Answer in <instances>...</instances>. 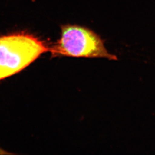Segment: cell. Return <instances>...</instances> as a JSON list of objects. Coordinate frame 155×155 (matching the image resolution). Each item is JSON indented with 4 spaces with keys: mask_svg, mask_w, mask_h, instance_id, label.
Segmentation results:
<instances>
[{
    "mask_svg": "<svg viewBox=\"0 0 155 155\" xmlns=\"http://www.w3.org/2000/svg\"><path fill=\"white\" fill-rule=\"evenodd\" d=\"M49 50L43 41L29 33L0 36V81L21 71Z\"/></svg>",
    "mask_w": 155,
    "mask_h": 155,
    "instance_id": "6da1fadb",
    "label": "cell"
},
{
    "mask_svg": "<svg viewBox=\"0 0 155 155\" xmlns=\"http://www.w3.org/2000/svg\"><path fill=\"white\" fill-rule=\"evenodd\" d=\"M49 51L52 57L102 58L117 60L116 56L107 51L99 35L90 29L77 25H62L61 38L50 48Z\"/></svg>",
    "mask_w": 155,
    "mask_h": 155,
    "instance_id": "7a4b0ae2",
    "label": "cell"
},
{
    "mask_svg": "<svg viewBox=\"0 0 155 155\" xmlns=\"http://www.w3.org/2000/svg\"><path fill=\"white\" fill-rule=\"evenodd\" d=\"M11 153L9 152H8L5 150H2L1 148H0V155H10Z\"/></svg>",
    "mask_w": 155,
    "mask_h": 155,
    "instance_id": "3957f363",
    "label": "cell"
},
{
    "mask_svg": "<svg viewBox=\"0 0 155 155\" xmlns=\"http://www.w3.org/2000/svg\"><path fill=\"white\" fill-rule=\"evenodd\" d=\"M32 1H35V0H32Z\"/></svg>",
    "mask_w": 155,
    "mask_h": 155,
    "instance_id": "277c9868",
    "label": "cell"
}]
</instances>
